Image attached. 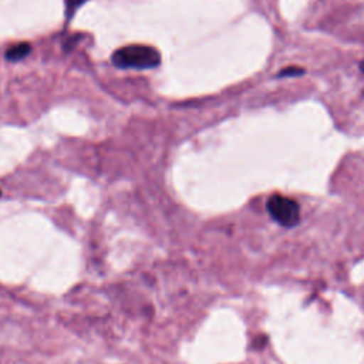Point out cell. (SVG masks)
<instances>
[{"instance_id":"obj_1","label":"cell","mask_w":364,"mask_h":364,"mask_svg":"<svg viewBox=\"0 0 364 364\" xmlns=\"http://www.w3.org/2000/svg\"><path fill=\"white\" fill-rule=\"evenodd\" d=\"M111 60L119 68H154L159 65L161 54L154 47L132 44L115 50Z\"/></svg>"},{"instance_id":"obj_5","label":"cell","mask_w":364,"mask_h":364,"mask_svg":"<svg viewBox=\"0 0 364 364\" xmlns=\"http://www.w3.org/2000/svg\"><path fill=\"white\" fill-rule=\"evenodd\" d=\"M87 0H67V10H65V14H67V18L70 20L73 17V14L77 11V9Z\"/></svg>"},{"instance_id":"obj_3","label":"cell","mask_w":364,"mask_h":364,"mask_svg":"<svg viewBox=\"0 0 364 364\" xmlns=\"http://www.w3.org/2000/svg\"><path fill=\"white\" fill-rule=\"evenodd\" d=\"M31 51V46L26 41L23 43H18V44H14L11 46L7 51H6V58L9 61H18V60H23L26 55H28Z\"/></svg>"},{"instance_id":"obj_4","label":"cell","mask_w":364,"mask_h":364,"mask_svg":"<svg viewBox=\"0 0 364 364\" xmlns=\"http://www.w3.org/2000/svg\"><path fill=\"white\" fill-rule=\"evenodd\" d=\"M303 73H304V70H303V68L293 65V67L283 68V70L277 74V77H294V75H301Z\"/></svg>"},{"instance_id":"obj_2","label":"cell","mask_w":364,"mask_h":364,"mask_svg":"<svg viewBox=\"0 0 364 364\" xmlns=\"http://www.w3.org/2000/svg\"><path fill=\"white\" fill-rule=\"evenodd\" d=\"M266 208L269 215L284 228H293L300 220L299 203L291 198L274 193L267 199Z\"/></svg>"},{"instance_id":"obj_8","label":"cell","mask_w":364,"mask_h":364,"mask_svg":"<svg viewBox=\"0 0 364 364\" xmlns=\"http://www.w3.org/2000/svg\"><path fill=\"white\" fill-rule=\"evenodd\" d=\"M0 195H1V191H0Z\"/></svg>"},{"instance_id":"obj_7","label":"cell","mask_w":364,"mask_h":364,"mask_svg":"<svg viewBox=\"0 0 364 364\" xmlns=\"http://www.w3.org/2000/svg\"><path fill=\"white\" fill-rule=\"evenodd\" d=\"M360 70L364 73V60L360 63Z\"/></svg>"},{"instance_id":"obj_6","label":"cell","mask_w":364,"mask_h":364,"mask_svg":"<svg viewBox=\"0 0 364 364\" xmlns=\"http://www.w3.org/2000/svg\"><path fill=\"white\" fill-rule=\"evenodd\" d=\"M80 38H81V36H71L67 41H65V44H64V50L68 53L78 41H80Z\"/></svg>"}]
</instances>
